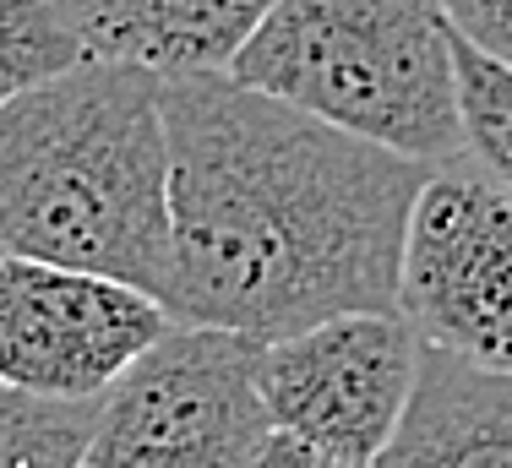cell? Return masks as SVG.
Here are the masks:
<instances>
[{
  "label": "cell",
  "instance_id": "277c9868",
  "mask_svg": "<svg viewBox=\"0 0 512 468\" xmlns=\"http://www.w3.org/2000/svg\"><path fill=\"white\" fill-rule=\"evenodd\" d=\"M262 338L175 322L93 403L77 468H251L267 441Z\"/></svg>",
  "mask_w": 512,
  "mask_h": 468
},
{
  "label": "cell",
  "instance_id": "8992f818",
  "mask_svg": "<svg viewBox=\"0 0 512 468\" xmlns=\"http://www.w3.org/2000/svg\"><path fill=\"white\" fill-rule=\"evenodd\" d=\"M175 327L158 294L82 267L0 256V381L93 403Z\"/></svg>",
  "mask_w": 512,
  "mask_h": 468
},
{
  "label": "cell",
  "instance_id": "5b68a950",
  "mask_svg": "<svg viewBox=\"0 0 512 468\" xmlns=\"http://www.w3.org/2000/svg\"><path fill=\"white\" fill-rule=\"evenodd\" d=\"M398 316L425 349L512 376V191L469 153L431 164L398 251Z\"/></svg>",
  "mask_w": 512,
  "mask_h": 468
},
{
  "label": "cell",
  "instance_id": "7c38bea8",
  "mask_svg": "<svg viewBox=\"0 0 512 468\" xmlns=\"http://www.w3.org/2000/svg\"><path fill=\"white\" fill-rule=\"evenodd\" d=\"M77 60L82 44L50 0H0V104Z\"/></svg>",
  "mask_w": 512,
  "mask_h": 468
},
{
  "label": "cell",
  "instance_id": "9a60e30c",
  "mask_svg": "<svg viewBox=\"0 0 512 468\" xmlns=\"http://www.w3.org/2000/svg\"><path fill=\"white\" fill-rule=\"evenodd\" d=\"M0 256H6V245H0Z\"/></svg>",
  "mask_w": 512,
  "mask_h": 468
},
{
  "label": "cell",
  "instance_id": "52a82bcc",
  "mask_svg": "<svg viewBox=\"0 0 512 468\" xmlns=\"http://www.w3.org/2000/svg\"><path fill=\"white\" fill-rule=\"evenodd\" d=\"M425 343L398 311H344L262 343V409L273 430L376 463L420 387Z\"/></svg>",
  "mask_w": 512,
  "mask_h": 468
},
{
  "label": "cell",
  "instance_id": "6da1fadb",
  "mask_svg": "<svg viewBox=\"0 0 512 468\" xmlns=\"http://www.w3.org/2000/svg\"><path fill=\"white\" fill-rule=\"evenodd\" d=\"M175 322L289 338L398 311V251L431 164L338 131L235 77L164 82Z\"/></svg>",
  "mask_w": 512,
  "mask_h": 468
},
{
  "label": "cell",
  "instance_id": "4fadbf2b",
  "mask_svg": "<svg viewBox=\"0 0 512 468\" xmlns=\"http://www.w3.org/2000/svg\"><path fill=\"white\" fill-rule=\"evenodd\" d=\"M442 17L474 49L512 66V0H442Z\"/></svg>",
  "mask_w": 512,
  "mask_h": 468
},
{
  "label": "cell",
  "instance_id": "8fae6325",
  "mask_svg": "<svg viewBox=\"0 0 512 468\" xmlns=\"http://www.w3.org/2000/svg\"><path fill=\"white\" fill-rule=\"evenodd\" d=\"M93 403L33 398L0 381V468H77L93 430Z\"/></svg>",
  "mask_w": 512,
  "mask_h": 468
},
{
  "label": "cell",
  "instance_id": "9c48e42d",
  "mask_svg": "<svg viewBox=\"0 0 512 468\" xmlns=\"http://www.w3.org/2000/svg\"><path fill=\"white\" fill-rule=\"evenodd\" d=\"M371 468H512V376L425 349L420 387Z\"/></svg>",
  "mask_w": 512,
  "mask_h": 468
},
{
  "label": "cell",
  "instance_id": "3957f363",
  "mask_svg": "<svg viewBox=\"0 0 512 468\" xmlns=\"http://www.w3.org/2000/svg\"><path fill=\"white\" fill-rule=\"evenodd\" d=\"M224 77L420 164L463 153L442 0H273Z\"/></svg>",
  "mask_w": 512,
  "mask_h": 468
},
{
  "label": "cell",
  "instance_id": "7a4b0ae2",
  "mask_svg": "<svg viewBox=\"0 0 512 468\" xmlns=\"http://www.w3.org/2000/svg\"><path fill=\"white\" fill-rule=\"evenodd\" d=\"M0 245L137 283L164 300L169 126L164 82L82 55L0 104Z\"/></svg>",
  "mask_w": 512,
  "mask_h": 468
},
{
  "label": "cell",
  "instance_id": "ba28073f",
  "mask_svg": "<svg viewBox=\"0 0 512 468\" xmlns=\"http://www.w3.org/2000/svg\"><path fill=\"white\" fill-rule=\"evenodd\" d=\"M82 55L158 82L224 77L273 0H50Z\"/></svg>",
  "mask_w": 512,
  "mask_h": 468
},
{
  "label": "cell",
  "instance_id": "5bb4252c",
  "mask_svg": "<svg viewBox=\"0 0 512 468\" xmlns=\"http://www.w3.org/2000/svg\"><path fill=\"white\" fill-rule=\"evenodd\" d=\"M251 468H371V463L338 458V452L316 447V441H300V436H289V430H267V441L256 447Z\"/></svg>",
  "mask_w": 512,
  "mask_h": 468
},
{
  "label": "cell",
  "instance_id": "30bf717a",
  "mask_svg": "<svg viewBox=\"0 0 512 468\" xmlns=\"http://www.w3.org/2000/svg\"><path fill=\"white\" fill-rule=\"evenodd\" d=\"M453 77H458L463 153L502 191H512V66L491 60L453 28Z\"/></svg>",
  "mask_w": 512,
  "mask_h": 468
}]
</instances>
